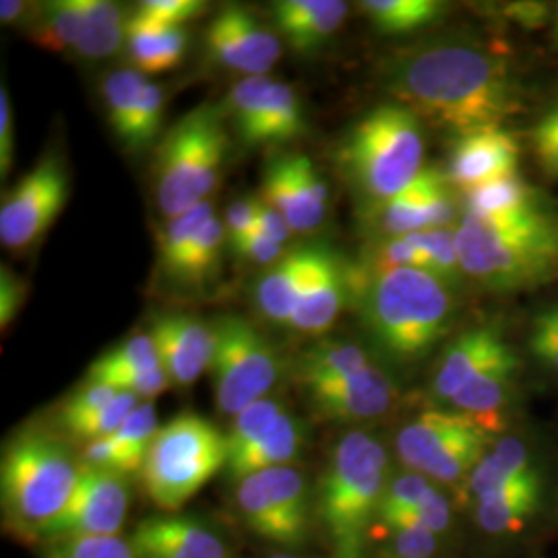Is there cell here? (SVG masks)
I'll list each match as a JSON object with an SVG mask.
<instances>
[{
	"mask_svg": "<svg viewBox=\"0 0 558 558\" xmlns=\"http://www.w3.org/2000/svg\"><path fill=\"white\" fill-rule=\"evenodd\" d=\"M205 2L201 0H145L141 2V15L158 21L161 25H186L205 13Z\"/></svg>",
	"mask_w": 558,
	"mask_h": 558,
	"instance_id": "obj_51",
	"label": "cell"
},
{
	"mask_svg": "<svg viewBox=\"0 0 558 558\" xmlns=\"http://www.w3.org/2000/svg\"><path fill=\"white\" fill-rule=\"evenodd\" d=\"M306 439V430L302 420L283 414L278 424L267 433V437L251 447L240 458L228 461V474L230 478L244 480L255 476L271 468L288 465L292 459L299 458L300 449Z\"/></svg>",
	"mask_w": 558,
	"mask_h": 558,
	"instance_id": "obj_28",
	"label": "cell"
},
{
	"mask_svg": "<svg viewBox=\"0 0 558 558\" xmlns=\"http://www.w3.org/2000/svg\"><path fill=\"white\" fill-rule=\"evenodd\" d=\"M418 234L426 248V255L430 259L433 276L439 278L442 283H447L451 290L458 288L461 279L465 278V274L459 260L456 230L442 228V230H424Z\"/></svg>",
	"mask_w": 558,
	"mask_h": 558,
	"instance_id": "obj_44",
	"label": "cell"
},
{
	"mask_svg": "<svg viewBox=\"0 0 558 558\" xmlns=\"http://www.w3.org/2000/svg\"><path fill=\"white\" fill-rule=\"evenodd\" d=\"M25 300V283L11 269H0V325H11Z\"/></svg>",
	"mask_w": 558,
	"mask_h": 558,
	"instance_id": "obj_55",
	"label": "cell"
},
{
	"mask_svg": "<svg viewBox=\"0 0 558 558\" xmlns=\"http://www.w3.org/2000/svg\"><path fill=\"white\" fill-rule=\"evenodd\" d=\"M532 461L527 447L521 440L502 439L484 456L476 470L465 480L468 497L480 500L513 480L532 474Z\"/></svg>",
	"mask_w": 558,
	"mask_h": 558,
	"instance_id": "obj_32",
	"label": "cell"
},
{
	"mask_svg": "<svg viewBox=\"0 0 558 558\" xmlns=\"http://www.w3.org/2000/svg\"><path fill=\"white\" fill-rule=\"evenodd\" d=\"M226 242H228L226 226L216 216L214 220L207 221L199 236L191 244L186 257L180 265L179 274L174 276V281L186 283V286H201L216 278L220 271L221 251Z\"/></svg>",
	"mask_w": 558,
	"mask_h": 558,
	"instance_id": "obj_39",
	"label": "cell"
},
{
	"mask_svg": "<svg viewBox=\"0 0 558 558\" xmlns=\"http://www.w3.org/2000/svg\"><path fill=\"white\" fill-rule=\"evenodd\" d=\"M274 80L267 75L244 77L232 85L226 100V114L232 120L240 141L248 147H257L260 120L269 100Z\"/></svg>",
	"mask_w": 558,
	"mask_h": 558,
	"instance_id": "obj_36",
	"label": "cell"
},
{
	"mask_svg": "<svg viewBox=\"0 0 558 558\" xmlns=\"http://www.w3.org/2000/svg\"><path fill=\"white\" fill-rule=\"evenodd\" d=\"M283 414H288L283 401L276 398L259 399L246 410H242L226 435L228 461L240 458L263 437H267V433L278 424Z\"/></svg>",
	"mask_w": 558,
	"mask_h": 558,
	"instance_id": "obj_41",
	"label": "cell"
},
{
	"mask_svg": "<svg viewBox=\"0 0 558 558\" xmlns=\"http://www.w3.org/2000/svg\"><path fill=\"white\" fill-rule=\"evenodd\" d=\"M163 114H166V96L163 89L156 83H149L141 92L133 122L129 129L126 137V147L133 151H143L147 149L154 141L160 135L161 124H163Z\"/></svg>",
	"mask_w": 558,
	"mask_h": 558,
	"instance_id": "obj_43",
	"label": "cell"
},
{
	"mask_svg": "<svg viewBox=\"0 0 558 558\" xmlns=\"http://www.w3.org/2000/svg\"><path fill=\"white\" fill-rule=\"evenodd\" d=\"M511 345L500 338L493 327H476L461 333L442 354L435 379L433 393L440 401H451L459 391L478 375L484 366L499 359Z\"/></svg>",
	"mask_w": 558,
	"mask_h": 558,
	"instance_id": "obj_22",
	"label": "cell"
},
{
	"mask_svg": "<svg viewBox=\"0 0 558 558\" xmlns=\"http://www.w3.org/2000/svg\"><path fill=\"white\" fill-rule=\"evenodd\" d=\"M368 366H373V362L356 343L320 339L300 352L294 377L306 389L320 383L352 377Z\"/></svg>",
	"mask_w": 558,
	"mask_h": 558,
	"instance_id": "obj_29",
	"label": "cell"
},
{
	"mask_svg": "<svg viewBox=\"0 0 558 558\" xmlns=\"http://www.w3.org/2000/svg\"><path fill=\"white\" fill-rule=\"evenodd\" d=\"M205 48L207 57L216 64L236 73H246L248 77L267 75L281 57L278 36L239 4L226 7L209 23Z\"/></svg>",
	"mask_w": 558,
	"mask_h": 558,
	"instance_id": "obj_14",
	"label": "cell"
},
{
	"mask_svg": "<svg viewBox=\"0 0 558 558\" xmlns=\"http://www.w3.org/2000/svg\"><path fill=\"white\" fill-rule=\"evenodd\" d=\"M437 486L424 474H403L387 484L379 505L377 519H387L418 507L428 499Z\"/></svg>",
	"mask_w": 558,
	"mask_h": 558,
	"instance_id": "obj_47",
	"label": "cell"
},
{
	"mask_svg": "<svg viewBox=\"0 0 558 558\" xmlns=\"http://www.w3.org/2000/svg\"><path fill=\"white\" fill-rule=\"evenodd\" d=\"M154 368H161L158 348L149 333H140L96 360L89 366L87 379L89 383H96L119 373H140V371H154Z\"/></svg>",
	"mask_w": 558,
	"mask_h": 558,
	"instance_id": "obj_42",
	"label": "cell"
},
{
	"mask_svg": "<svg viewBox=\"0 0 558 558\" xmlns=\"http://www.w3.org/2000/svg\"><path fill=\"white\" fill-rule=\"evenodd\" d=\"M362 13L383 34H412L439 21L447 4L439 0H364Z\"/></svg>",
	"mask_w": 558,
	"mask_h": 558,
	"instance_id": "obj_33",
	"label": "cell"
},
{
	"mask_svg": "<svg viewBox=\"0 0 558 558\" xmlns=\"http://www.w3.org/2000/svg\"><path fill=\"white\" fill-rule=\"evenodd\" d=\"M221 468H228L226 435L199 414H180L158 430L141 476L149 499L177 511Z\"/></svg>",
	"mask_w": 558,
	"mask_h": 558,
	"instance_id": "obj_8",
	"label": "cell"
},
{
	"mask_svg": "<svg viewBox=\"0 0 558 558\" xmlns=\"http://www.w3.org/2000/svg\"><path fill=\"white\" fill-rule=\"evenodd\" d=\"M323 246H299L274 263L255 286L260 315L276 325H288L313 278Z\"/></svg>",
	"mask_w": 558,
	"mask_h": 558,
	"instance_id": "obj_20",
	"label": "cell"
},
{
	"mask_svg": "<svg viewBox=\"0 0 558 558\" xmlns=\"http://www.w3.org/2000/svg\"><path fill=\"white\" fill-rule=\"evenodd\" d=\"M385 80L398 104L458 137L502 129L521 104L509 60L478 41L416 46L389 62Z\"/></svg>",
	"mask_w": 558,
	"mask_h": 558,
	"instance_id": "obj_1",
	"label": "cell"
},
{
	"mask_svg": "<svg viewBox=\"0 0 558 558\" xmlns=\"http://www.w3.org/2000/svg\"><path fill=\"white\" fill-rule=\"evenodd\" d=\"M236 505L248 530L269 544L299 548L308 538V490L296 468L281 465L240 480Z\"/></svg>",
	"mask_w": 558,
	"mask_h": 558,
	"instance_id": "obj_11",
	"label": "cell"
},
{
	"mask_svg": "<svg viewBox=\"0 0 558 558\" xmlns=\"http://www.w3.org/2000/svg\"><path fill=\"white\" fill-rule=\"evenodd\" d=\"M124 46L133 60V69L145 77L160 75L177 69L182 62L189 46V34L182 25H161L135 11L126 23Z\"/></svg>",
	"mask_w": 558,
	"mask_h": 558,
	"instance_id": "obj_25",
	"label": "cell"
},
{
	"mask_svg": "<svg viewBox=\"0 0 558 558\" xmlns=\"http://www.w3.org/2000/svg\"><path fill=\"white\" fill-rule=\"evenodd\" d=\"M456 239L465 278L488 290H530L558 276V216L550 207L505 218L463 214Z\"/></svg>",
	"mask_w": 558,
	"mask_h": 558,
	"instance_id": "obj_3",
	"label": "cell"
},
{
	"mask_svg": "<svg viewBox=\"0 0 558 558\" xmlns=\"http://www.w3.org/2000/svg\"><path fill=\"white\" fill-rule=\"evenodd\" d=\"M81 468L66 447L44 430H23L7 442L0 463L4 523L23 538H44L69 507Z\"/></svg>",
	"mask_w": 558,
	"mask_h": 558,
	"instance_id": "obj_4",
	"label": "cell"
},
{
	"mask_svg": "<svg viewBox=\"0 0 558 558\" xmlns=\"http://www.w3.org/2000/svg\"><path fill=\"white\" fill-rule=\"evenodd\" d=\"M542 205L538 191L518 172L488 180L465 193V214L482 218H505L532 211Z\"/></svg>",
	"mask_w": 558,
	"mask_h": 558,
	"instance_id": "obj_30",
	"label": "cell"
},
{
	"mask_svg": "<svg viewBox=\"0 0 558 558\" xmlns=\"http://www.w3.org/2000/svg\"><path fill=\"white\" fill-rule=\"evenodd\" d=\"M211 327L214 354L209 373L216 401L220 412L239 416L276 387L281 359L269 339L242 317L226 315L211 323Z\"/></svg>",
	"mask_w": 558,
	"mask_h": 558,
	"instance_id": "obj_9",
	"label": "cell"
},
{
	"mask_svg": "<svg viewBox=\"0 0 558 558\" xmlns=\"http://www.w3.org/2000/svg\"><path fill=\"white\" fill-rule=\"evenodd\" d=\"M379 523L387 534L398 530H428L433 534H439L449 525V502L439 488H435L433 495L420 502L418 507L408 509L393 518L380 519Z\"/></svg>",
	"mask_w": 558,
	"mask_h": 558,
	"instance_id": "obj_46",
	"label": "cell"
},
{
	"mask_svg": "<svg viewBox=\"0 0 558 558\" xmlns=\"http://www.w3.org/2000/svg\"><path fill=\"white\" fill-rule=\"evenodd\" d=\"M439 177L440 170L437 168H424L418 179L398 197L368 209L371 228L379 234V239L430 230L433 191Z\"/></svg>",
	"mask_w": 558,
	"mask_h": 558,
	"instance_id": "obj_26",
	"label": "cell"
},
{
	"mask_svg": "<svg viewBox=\"0 0 558 558\" xmlns=\"http://www.w3.org/2000/svg\"><path fill=\"white\" fill-rule=\"evenodd\" d=\"M129 544L135 558H232L228 539L193 515L143 519Z\"/></svg>",
	"mask_w": 558,
	"mask_h": 558,
	"instance_id": "obj_15",
	"label": "cell"
},
{
	"mask_svg": "<svg viewBox=\"0 0 558 558\" xmlns=\"http://www.w3.org/2000/svg\"><path fill=\"white\" fill-rule=\"evenodd\" d=\"M490 433L453 410H428L401 428L398 453L414 472L442 484L470 478L488 453Z\"/></svg>",
	"mask_w": 558,
	"mask_h": 558,
	"instance_id": "obj_10",
	"label": "cell"
},
{
	"mask_svg": "<svg viewBox=\"0 0 558 558\" xmlns=\"http://www.w3.org/2000/svg\"><path fill=\"white\" fill-rule=\"evenodd\" d=\"M13 108L7 87L0 89V177L4 179L13 168Z\"/></svg>",
	"mask_w": 558,
	"mask_h": 558,
	"instance_id": "obj_57",
	"label": "cell"
},
{
	"mask_svg": "<svg viewBox=\"0 0 558 558\" xmlns=\"http://www.w3.org/2000/svg\"><path fill=\"white\" fill-rule=\"evenodd\" d=\"M350 306L383 354L398 362L426 356L449 333L451 288L420 269L373 271L350 263Z\"/></svg>",
	"mask_w": 558,
	"mask_h": 558,
	"instance_id": "obj_2",
	"label": "cell"
},
{
	"mask_svg": "<svg viewBox=\"0 0 558 558\" xmlns=\"http://www.w3.org/2000/svg\"><path fill=\"white\" fill-rule=\"evenodd\" d=\"M306 131L304 108L294 87L274 81L260 120L257 147H278L299 140Z\"/></svg>",
	"mask_w": 558,
	"mask_h": 558,
	"instance_id": "obj_34",
	"label": "cell"
},
{
	"mask_svg": "<svg viewBox=\"0 0 558 558\" xmlns=\"http://www.w3.org/2000/svg\"><path fill=\"white\" fill-rule=\"evenodd\" d=\"M145 85H147V77L137 69H120L110 73L101 83V96L106 101L108 122L122 143H126L129 137L133 114Z\"/></svg>",
	"mask_w": 558,
	"mask_h": 558,
	"instance_id": "obj_40",
	"label": "cell"
},
{
	"mask_svg": "<svg viewBox=\"0 0 558 558\" xmlns=\"http://www.w3.org/2000/svg\"><path fill=\"white\" fill-rule=\"evenodd\" d=\"M83 27L77 52L92 60L110 59L126 44V23L117 2L80 0Z\"/></svg>",
	"mask_w": 558,
	"mask_h": 558,
	"instance_id": "obj_31",
	"label": "cell"
},
{
	"mask_svg": "<svg viewBox=\"0 0 558 558\" xmlns=\"http://www.w3.org/2000/svg\"><path fill=\"white\" fill-rule=\"evenodd\" d=\"M96 383H106L119 391H129L137 398L149 399L163 393L170 385V379L163 368H154V371H140V373H119Z\"/></svg>",
	"mask_w": 558,
	"mask_h": 558,
	"instance_id": "obj_52",
	"label": "cell"
},
{
	"mask_svg": "<svg viewBox=\"0 0 558 558\" xmlns=\"http://www.w3.org/2000/svg\"><path fill=\"white\" fill-rule=\"evenodd\" d=\"M534 325L558 333V306H553V308H548V311H542L538 317L534 319Z\"/></svg>",
	"mask_w": 558,
	"mask_h": 558,
	"instance_id": "obj_62",
	"label": "cell"
},
{
	"mask_svg": "<svg viewBox=\"0 0 558 558\" xmlns=\"http://www.w3.org/2000/svg\"><path fill=\"white\" fill-rule=\"evenodd\" d=\"M161 368L179 387H189L209 371L214 354V327L193 315L170 313L154 319L151 333Z\"/></svg>",
	"mask_w": 558,
	"mask_h": 558,
	"instance_id": "obj_16",
	"label": "cell"
},
{
	"mask_svg": "<svg viewBox=\"0 0 558 558\" xmlns=\"http://www.w3.org/2000/svg\"><path fill=\"white\" fill-rule=\"evenodd\" d=\"M320 418L356 422L385 414L396 399V385L375 364L352 377L304 389Z\"/></svg>",
	"mask_w": 558,
	"mask_h": 558,
	"instance_id": "obj_17",
	"label": "cell"
},
{
	"mask_svg": "<svg viewBox=\"0 0 558 558\" xmlns=\"http://www.w3.org/2000/svg\"><path fill=\"white\" fill-rule=\"evenodd\" d=\"M519 362L509 348L499 359L484 366L449 403L453 412L474 420L486 433H495L502 426V410L518 375Z\"/></svg>",
	"mask_w": 558,
	"mask_h": 558,
	"instance_id": "obj_23",
	"label": "cell"
},
{
	"mask_svg": "<svg viewBox=\"0 0 558 558\" xmlns=\"http://www.w3.org/2000/svg\"><path fill=\"white\" fill-rule=\"evenodd\" d=\"M131 488L124 474L81 465L80 484L69 507L52 521L44 538L119 536L129 513Z\"/></svg>",
	"mask_w": 558,
	"mask_h": 558,
	"instance_id": "obj_13",
	"label": "cell"
},
{
	"mask_svg": "<svg viewBox=\"0 0 558 558\" xmlns=\"http://www.w3.org/2000/svg\"><path fill=\"white\" fill-rule=\"evenodd\" d=\"M32 21V40L48 52L77 50L83 27L80 0L48 2Z\"/></svg>",
	"mask_w": 558,
	"mask_h": 558,
	"instance_id": "obj_35",
	"label": "cell"
},
{
	"mask_svg": "<svg viewBox=\"0 0 558 558\" xmlns=\"http://www.w3.org/2000/svg\"><path fill=\"white\" fill-rule=\"evenodd\" d=\"M69 199V172L60 156L38 161L4 195L0 205V240L13 253L34 248L59 218Z\"/></svg>",
	"mask_w": 558,
	"mask_h": 558,
	"instance_id": "obj_12",
	"label": "cell"
},
{
	"mask_svg": "<svg viewBox=\"0 0 558 558\" xmlns=\"http://www.w3.org/2000/svg\"><path fill=\"white\" fill-rule=\"evenodd\" d=\"M341 0H281L274 7L283 41L300 57L317 54L348 17Z\"/></svg>",
	"mask_w": 558,
	"mask_h": 558,
	"instance_id": "obj_21",
	"label": "cell"
},
{
	"mask_svg": "<svg viewBox=\"0 0 558 558\" xmlns=\"http://www.w3.org/2000/svg\"><path fill=\"white\" fill-rule=\"evenodd\" d=\"M27 11H29L27 4L21 2V0H2V2H0V21H2L4 25L15 23V21H20Z\"/></svg>",
	"mask_w": 558,
	"mask_h": 558,
	"instance_id": "obj_61",
	"label": "cell"
},
{
	"mask_svg": "<svg viewBox=\"0 0 558 558\" xmlns=\"http://www.w3.org/2000/svg\"><path fill=\"white\" fill-rule=\"evenodd\" d=\"M557 36H558V13H557Z\"/></svg>",
	"mask_w": 558,
	"mask_h": 558,
	"instance_id": "obj_64",
	"label": "cell"
},
{
	"mask_svg": "<svg viewBox=\"0 0 558 558\" xmlns=\"http://www.w3.org/2000/svg\"><path fill=\"white\" fill-rule=\"evenodd\" d=\"M255 203H257L255 197H242V199L234 201L228 207L226 218H223L228 242L253 232V228H255Z\"/></svg>",
	"mask_w": 558,
	"mask_h": 558,
	"instance_id": "obj_58",
	"label": "cell"
},
{
	"mask_svg": "<svg viewBox=\"0 0 558 558\" xmlns=\"http://www.w3.org/2000/svg\"><path fill=\"white\" fill-rule=\"evenodd\" d=\"M530 348L542 364H546L550 371H555L558 375V333L534 325L532 338H530Z\"/></svg>",
	"mask_w": 558,
	"mask_h": 558,
	"instance_id": "obj_60",
	"label": "cell"
},
{
	"mask_svg": "<svg viewBox=\"0 0 558 558\" xmlns=\"http://www.w3.org/2000/svg\"><path fill=\"white\" fill-rule=\"evenodd\" d=\"M519 143L505 129L461 135L449 156L447 179L463 195L488 180L518 172Z\"/></svg>",
	"mask_w": 558,
	"mask_h": 558,
	"instance_id": "obj_18",
	"label": "cell"
},
{
	"mask_svg": "<svg viewBox=\"0 0 558 558\" xmlns=\"http://www.w3.org/2000/svg\"><path fill=\"white\" fill-rule=\"evenodd\" d=\"M140 405V398L129 393V391H120L112 403H108L104 410L87 416V418L73 422L66 426V430L75 437V439L94 440L101 437H110L119 430L122 422L133 414V410Z\"/></svg>",
	"mask_w": 558,
	"mask_h": 558,
	"instance_id": "obj_45",
	"label": "cell"
},
{
	"mask_svg": "<svg viewBox=\"0 0 558 558\" xmlns=\"http://www.w3.org/2000/svg\"><path fill=\"white\" fill-rule=\"evenodd\" d=\"M385 488L387 453L383 445L368 433H348L331 453L317 502L336 558H362Z\"/></svg>",
	"mask_w": 558,
	"mask_h": 558,
	"instance_id": "obj_6",
	"label": "cell"
},
{
	"mask_svg": "<svg viewBox=\"0 0 558 558\" xmlns=\"http://www.w3.org/2000/svg\"><path fill=\"white\" fill-rule=\"evenodd\" d=\"M343 306H350V263L331 248L323 246L290 327L306 336H323L333 327Z\"/></svg>",
	"mask_w": 558,
	"mask_h": 558,
	"instance_id": "obj_19",
	"label": "cell"
},
{
	"mask_svg": "<svg viewBox=\"0 0 558 558\" xmlns=\"http://www.w3.org/2000/svg\"><path fill=\"white\" fill-rule=\"evenodd\" d=\"M542 497V480L538 472L505 484L499 490L476 500V518L490 534L518 532L534 515Z\"/></svg>",
	"mask_w": 558,
	"mask_h": 558,
	"instance_id": "obj_27",
	"label": "cell"
},
{
	"mask_svg": "<svg viewBox=\"0 0 558 558\" xmlns=\"http://www.w3.org/2000/svg\"><path fill=\"white\" fill-rule=\"evenodd\" d=\"M255 199H257V203H255V228H253V232H259L260 236L274 240L278 244H286L290 236L294 234L290 223L267 201L260 199V197H255Z\"/></svg>",
	"mask_w": 558,
	"mask_h": 558,
	"instance_id": "obj_54",
	"label": "cell"
},
{
	"mask_svg": "<svg viewBox=\"0 0 558 558\" xmlns=\"http://www.w3.org/2000/svg\"><path fill=\"white\" fill-rule=\"evenodd\" d=\"M214 218H216L214 203L205 201L166 223L160 239V267L168 278L174 279L179 274L180 265L186 257L191 244L199 236L207 221Z\"/></svg>",
	"mask_w": 558,
	"mask_h": 558,
	"instance_id": "obj_37",
	"label": "cell"
},
{
	"mask_svg": "<svg viewBox=\"0 0 558 558\" xmlns=\"http://www.w3.org/2000/svg\"><path fill=\"white\" fill-rule=\"evenodd\" d=\"M158 430H160V426H158L156 408L149 401H145V403H140L133 410V414L122 422V426L114 435H110L122 456L124 476L143 472L145 459H147V453L151 449V442L156 439Z\"/></svg>",
	"mask_w": 558,
	"mask_h": 558,
	"instance_id": "obj_38",
	"label": "cell"
},
{
	"mask_svg": "<svg viewBox=\"0 0 558 558\" xmlns=\"http://www.w3.org/2000/svg\"><path fill=\"white\" fill-rule=\"evenodd\" d=\"M389 534H393L399 557L428 558L437 548V534L428 530H398Z\"/></svg>",
	"mask_w": 558,
	"mask_h": 558,
	"instance_id": "obj_56",
	"label": "cell"
},
{
	"mask_svg": "<svg viewBox=\"0 0 558 558\" xmlns=\"http://www.w3.org/2000/svg\"><path fill=\"white\" fill-rule=\"evenodd\" d=\"M119 393V389H114L112 385L89 383L87 387L80 389L73 398L62 405V410H60V424L66 428L73 422H80V420L100 412L108 403H112Z\"/></svg>",
	"mask_w": 558,
	"mask_h": 558,
	"instance_id": "obj_49",
	"label": "cell"
},
{
	"mask_svg": "<svg viewBox=\"0 0 558 558\" xmlns=\"http://www.w3.org/2000/svg\"><path fill=\"white\" fill-rule=\"evenodd\" d=\"M292 158H294L296 172H299L302 184L306 186V191L313 195V199L317 201L319 205H323L325 209H329V199H331L329 186L320 177L319 170L315 168V163L311 161V158H306L302 154H292Z\"/></svg>",
	"mask_w": 558,
	"mask_h": 558,
	"instance_id": "obj_59",
	"label": "cell"
},
{
	"mask_svg": "<svg viewBox=\"0 0 558 558\" xmlns=\"http://www.w3.org/2000/svg\"><path fill=\"white\" fill-rule=\"evenodd\" d=\"M46 558H135L129 539L120 536L62 538L46 550Z\"/></svg>",
	"mask_w": 558,
	"mask_h": 558,
	"instance_id": "obj_48",
	"label": "cell"
},
{
	"mask_svg": "<svg viewBox=\"0 0 558 558\" xmlns=\"http://www.w3.org/2000/svg\"><path fill=\"white\" fill-rule=\"evenodd\" d=\"M228 154L221 112L203 104L163 135L156 160V199L166 218L205 203L220 184Z\"/></svg>",
	"mask_w": 558,
	"mask_h": 558,
	"instance_id": "obj_7",
	"label": "cell"
},
{
	"mask_svg": "<svg viewBox=\"0 0 558 558\" xmlns=\"http://www.w3.org/2000/svg\"><path fill=\"white\" fill-rule=\"evenodd\" d=\"M260 199L278 209L294 234H311L319 230L327 218V209L313 199V195L302 184L292 154L276 158L267 166L260 186Z\"/></svg>",
	"mask_w": 558,
	"mask_h": 558,
	"instance_id": "obj_24",
	"label": "cell"
},
{
	"mask_svg": "<svg viewBox=\"0 0 558 558\" xmlns=\"http://www.w3.org/2000/svg\"><path fill=\"white\" fill-rule=\"evenodd\" d=\"M420 124L398 101L380 104L345 135L339 166L368 209L398 197L426 168Z\"/></svg>",
	"mask_w": 558,
	"mask_h": 558,
	"instance_id": "obj_5",
	"label": "cell"
},
{
	"mask_svg": "<svg viewBox=\"0 0 558 558\" xmlns=\"http://www.w3.org/2000/svg\"><path fill=\"white\" fill-rule=\"evenodd\" d=\"M271 558H299V557H286V555H281V557H271Z\"/></svg>",
	"mask_w": 558,
	"mask_h": 558,
	"instance_id": "obj_63",
	"label": "cell"
},
{
	"mask_svg": "<svg viewBox=\"0 0 558 558\" xmlns=\"http://www.w3.org/2000/svg\"><path fill=\"white\" fill-rule=\"evenodd\" d=\"M234 251V255L240 259L255 263V265H274L278 263L286 253H283V244H278L274 240L260 236L259 232H248L240 239L228 242Z\"/></svg>",
	"mask_w": 558,
	"mask_h": 558,
	"instance_id": "obj_53",
	"label": "cell"
},
{
	"mask_svg": "<svg viewBox=\"0 0 558 558\" xmlns=\"http://www.w3.org/2000/svg\"><path fill=\"white\" fill-rule=\"evenodd\" d=\"M530 140L539 166L558 179V101L539 117Z\"/></svg>",
	"mask_w": 558,
	"mask_h": 558,
	"instance_id": "obj_50",
	"label": "cell"
}]
</instances>
